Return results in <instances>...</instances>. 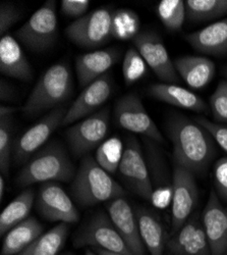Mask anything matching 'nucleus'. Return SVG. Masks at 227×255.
<instances>
[{"instance_id": "obj_9", "label": "nucleus", "mask_w": 227, "mask_h": 255, "mask_svg": "<svg viewBox=\"0 0 227 255\" xmlns=\"http://www.w3.org/2000/svg\"><path fill=\"white\" fill-rule=\"evenodd\" d=\"M108 126L109 111L105 109L70 128L67 131V139L73 153L80 156L99 147L107 135Z\"/></svg>"}, {"instance_id": "obj_30", "label": "nucleus", "mask_w": 227, "mask_h": 255, "mask_svg": "<svg viewBox=\"0 0 227 255\" xmlns=\"http://www.w3.org/2000/svg\"><path fill=\"white\" fill-rule=\"evenodd\" d=\"M140 17L134 10L118 9L113 11L112 37L119 40L134 39L139 35Z\"/></svg>"}, {"instance_id": "obj_23", "label": "nucleus", "mask_w": 227, "mask_h": 255, "mask_svg": "<svg viewBox=\"0 0 227 255\" xmlns=\"http://www.w3.org/2000/svg\"><path fill=\"white\" fill-rule=\"evenodd\" d=\"M136 216L139 223L140 234L144 245L151 255H163L166 247V233L152 211L145 208H138Z\"/></svg>"}, {"instance_id": "obj_25", "label": "nucleus", "mask_w": 227, "mask_h": 255, "mask_svg": "<svg viewBox=\"0 0 227 255\" xmlns=\"http://www.w3.org/2000/svg\"><path fill=\"white\" fill-rule=\"evenodd\" d=\"M35 200L33 189H27L16 196L0 215V235L3 236L16 225L28 219Z\"/></svg>"}, {"instance_id": "obj_40", "label": "nucleus", "mask_w": 227, "mask_h": 255, "mask_svg": "<svg viewBox=\"0 0 227 255\" xmlns=\"http://www.w3.org/2000/svg\"><path fill=\"white\" fill-rule=\"evenodd\" d=\"M14 112H15V108H11V106H4V105H2L1 108H0V118L11 117Z\"/></svg>"}, {"instance_id": "obj_36", "label": "nucleus", "mask_w": 227, "mask_h": 255, "mask_svg": "<svg viewBox=\"0 0 227 255\" xmlns=\"http://www.w3.org/2000/svg\"><path fill=\"white\" fill-rule=\"evenodd\" d=\"M194 121L205 128L211 134L213 139L220 145L222 149L227 153V127L210 122L209 120L202 117H197Z\"/></svg>"}, {"instance_id": "obj_31", "label": "nucleus", "mask_w": 227, "mask_h": 255, "mask_svg": "<svg viewBox=\"0 0 227 255\" xmlns=\"http://www.w3.org/2000/svg\"><path fill=\"white\" fill-rule=\"evenodd\" d=\"M13 147L12 116L0 118V171L3 176L9 173Z\"/></svg>"}, {"instance_id": "obj_20", "label": "nucleus", "mask_w": 227, "mask_h": 255, "mask_svg": "<svg viewBox=\"0 0 227 255\" xmlns=\"http://www.w3.org/2000/svg\"><path fill=\"white\" fill-rule=\"evenodd\" d=\"M188 43L196 50L210 55L227 53V18L218 20L202 30L185 36Z\"/></svg>"}, {"instance_id": "obj_34", "label": "nucleus", "mask_w": 227, "mask_h": 255, "mask_svg": "<svg viewBox=\"0 0 227 255\" xmlns=\"http://www.w3.org/2000/svg\"><path fill=\"white\" fill-rule=\"evenodd\" d=\"M210 105L214 119L227 123V81L223 80L219 83L210 98Z\"/></svg>"}, {"instance_id": "obj_4", "label": "nucleus", "mask_w": 227, "mask_h": 255, "mask_svg": "<svg viewBox=\"0 0 227 255\" xmlns=\"http://www.w3.org/2000/svg\"><path fill=\"white\" fill-rule=\"evenodd\" d=\"M74 175V165L67 152L58 144H50L25 165L17 183L27 187L36 183L70 182Z\"/></svg>"}, {"instance_id": "obj_6", "label": "nucleus", "mask_w": 227, "mask_h": 255, "mask_svg": "<svg viewBox=\"0 0 227 255\" xmlns=\"http://www.w3.org/2000/svg\"><path fill=\"white\" fill-rule=\"evenodd\" d=\"M113 11L107 7L95 9L73 22L67 28V35L80 47L95 48L112 37Z\"/></svg>"}, {"instance_id": "obj_11", "label": "nucleus", "mask_w": 227, "mask_h": 255, "mask_svg": "<svg viewBox=\"0 0 227 255\" xmlns=\"http://www.w3.org/2000/svg\"><path fill=\"white\" fill-rule=\"evenodd\" d=\"M67 112L66 105L58 106L20 136L13 147L14 161L22 163L46 143L57 128L63 126Z\"/></svg>"}, {"instance_id": "obj_15", "label": "nucleus", "mask_w": 227, "mask_h": 255, "mask_svg": "<svg viewBox=\"0 0 227 255\" xmlns=\"http://www.w3.org/2000/svg\"><path fill=\"white\" fill-rule=\"evenodd\" d=\"M112 93V82L109 74L97 79L84 89L73 102L64 119L63 126H69L76 121L90 117L104 104Z\"/></svg>"}, {"instance_id": "obj_18", "label": "nucleus", "mask_w": 227, "mask_h": 255, "mask_svg": "<svg viewBox=\"0 0 227 255\" xmlns=\"http://www.w3.org/2000/svg\"><path fill=\"white\" fill-rule=\"evenodd\" d=\"M120 57V51L115 48L96 50L77 56L76 70L79 85L86 88L88 85L107 74Z\"/></svg>"}, {"instance_id": "obj_2", "label": "nucleus", "mask_w": 227, "mask_h": 255, "mask_svg": "<svg viewBox=\"0 0 227 255\" xmlns=\"http://www.w3.org/2000/svg\"><path fill=\"white\" fill-rule=\"evenodd\" d=\"M72 192L81 206H93L125 195L121 186L91 156L81 160L72 184Z\"/></svg>"}, {"instance_id": "obj_32", "label": "nucleus", "mask_w": 227, "mask_h": 255, "mask_svg": "<svg viewBox=\"0 0 227 255\" xmlns=\"http://www.w3.org/2000/svg\"><path fill=\"white\" fill-rule=\"evenodd\" d=\"M148 65L136 48H130L123 57L122 74L127 85H132L146 75Z\"/></svg>"}, {"instance_id": "obj_10", "label": "nucleus", "mask_w": 227, "mask_h": 255, "mask_svg": "<svg viewBox=\"0 0 227 255\" xmlns=\"http://www.w3.org/2000/svg\"><path fill=\"white\" fill-rule=\"evenodd\" d=\"M76 246H93L107 251L134 255L119 235L109 216L97 214L80 231L76 239Z\"/></svg>"}, {"instance_id": "obj_26", "label": "nucleus", "mask_w": 227, "mask_h": 255, "mask_svg": "<svg viewBox=\"0 0 227 255\" xmlns=\"http://www.w3.org/2000/svg\"><path fill=\"white\" fill-rule=\"evenodd\" d=\"M69 234V224L60 223L43 233L25 250L16 255H57L64 247Z\"/></svg>"}, {"instance_id": "obj_42", "label": "nucleus", "mask_w": 227, "mask_h": 255, "mask_svg": "<svg viewBox=\"0 0 227 255\" xmlns=\"http://www.w3.org/2000/svg\"><path fill=\"white\" fill-rule=\"evenodd\" d=\"M4 179H3V175L0 176V200H3V195H4Z\"/></svg>"}, {"instance_id": "obj_3", "label": "nucleus", "mask_w": 227, "mask_h": 255, "mask_svg": "<svg viewBox=\"0 0 227 255\" xmlns=\"http://www.w3.org/2000/svg\"><path fill=\"white\" fill-rule=\"evenodd\" d=\"M73 91V76L65 62L51 66L40 77L28 97L23 112L29 117L64 105Z\"/></svg>"}, {"instance_id": "obj_44", "label": "nucleus", "mask_w": 227, "mask_h": 255, "mask_svg": "<svg viewBox=\"0 0 227 255\" xmlns=\"http://www.w3.org/2000/svg\"><path fill=\"white\" fill-rule=\"evenodd\" d=\"M224 73H225V76H226V78H227V68H225V71H224Z\"/></svg>"}, {"instance_id": "obj_35", "label": "nucleus", "mask_w": 227, "mask_h": 255, "mask_svg": "<svg viewBox=\"0 0 227 255\" xmlns=\"http://www.w3.org/2000/svg\"><path fill=\"white\" fill-rule=\"evenodd\" d=\"M22 11L17 9L9 2H2L0 4V35L5 33L19 20Z\"/></svg>"}, {"instance_id": "obj_41", "label": "nucleus", "mask_w": 227, "mask_h": 255, "mask_svg": "<svg viewBox=\"0 0 227 255\" xmlns=\"http://www.w3.org/2000/svg\"><path fill=\"white\" fill-rule=\"evenodd\" d=\"M95 249H96V252L98 253V255H127V254H121V253L107 251V250L101 249V248H95Z\"/></svg>"}, {"instance_id": "obj_37", "label": "nucleus", "mask_w": 227, "mask_h": 255, "mask_svg": "<svg viewBox=\"0 0 227 255\" xmlns=\"http://www.w3.org/2000/svg\"><path fill=\"white\" fill-rule=\"evenodd\" d=\"M214 180L219 196L227 201V157H222L215 163Z\"/></svg>"}, {"instance_id": "obj_14", "label": "nucleus", "mask_w": 227, "mask_h": 255, "mask_svg": "<svg viewBox=\"0 0 227 255\" xmlns=\"http://www.w3.org/2000/svg\"><path fill=\"white\" fill-rule=\"evenodd\" d=\"M36 207L40 215L51 222L65 224L76 223L78 211L66 191L54 182H48L40 188Z\"/></svg>"}, {"instance_id": "obj_12", "label": "nucleus", "mask_w": 227, "mask_h": 255, "mask_svg": "<svg viewBox=\"0 0 227 255\" xmlns=\"http://www.w3.org/2000/svg\"><path fill=\"white\" fill-rule=\"evenodd\" d=\"M118 169L122 179L126 181L133 192L145 200L151 201L154 191L153 184L140 144L134 137L128 139Z\"/></svg>"}, {"instance_id": "obj_28", "label": "nucleus", "mask_w": 227, "mask_h": 255, "mask_svg": "<svg viewBox=\"0 0 227 255\" xmlns=\"http://www.w3.org/2000/svg\"><path fill=\"white\" fill-rule=\"evenodd\" d=\"M123 145L119 138L112 137L102 142L97 148L95 159L108 174H115L123 156Z\"/></svg>"}, {"instance_id": "obj_29", "label": "nucleus", "mask_w": 227, "mask_h": 255, "mask_svg": "<svg viewBox=\"0 0 227 255\" xmlns=\"http://www.w3.org/2000/svg\"><path fill=\"white\" fill-rule=\"evenodd\" d=\"M157 13L164 27L170 32L179 31L187 17L182 0H162L157 6Z\"/></svg>"}, {"instance_id": "obj_33", "label": "nucleus", "mask_w": 227, "mask_h": 255, "mask_svg": "<svg viewBox=\"0 0 227 255\" xmlns=\"http://www.w3.org/2000/svg\"><path fill=\"white\" fill-rule=\"evenodd\" d=\"M176 255H211L210 245L203 223L189 241L179 249Z\"/></svg>"}, {"instance_id": "obj_8", "label": "nucleus", "mask_w": 227, "mask_h": 255, "mask_svg": "<svg viewBox=\"0 0 227 255\" xmlns=\"http://www.w3.org/2000/svg\"><path fill=\"white\" fill-rule=\"evenodd\" d=\"M198 187L195 176L189 169L175 165L171 198V235L187 222L198 202Z\"/></svg>"}, {"instance_id": "obj_38", "label": "nucleus", "mask_w": 227, "mask_h": 255, "mask_svg": "<svg viewBox=\"0 0 227 255\" xmlns=\"http://www.w3.org/2000/svg\"><path fill=\"white\" fill-rule=\"evenodd\" d=\"M90 6L89 0H63L61 1V11L68 16L81 17L87 14Z\"/></svg>"}, {"instance_id": "obj_5", "label": "nucleus", "mask_w": 227, "mask_h": 255, "mask_svg": "<svg viewBox=\"0 0 227 255\" xmlns=\"http://www.w3.org/2000/svg\"><path fill=\"white\" fill-rule=\"evenodd\" d=\"M14 36L32 51L42 52L51 48L58 36L55 1L48 0L38 8Z\"/></svg>"}, {"instance_id": "obj_43", "label": "nucleus", "mask_w": 227, "mask_h": 255, "mask_svg": "<svg viewBox=\"0 0 227 255\" xmlns=\"http://www.w3.org/2000/svg\"><path fill=\"white\" fill-rule=\"evenodd\" d=\"M86 255H96V254L93 253L91 250H87V251H86Z\"/></svg>"}, {"instance_id": "obj_22", "label": "nucleus", "mask_w": 227, "mask_h": 255, "mask_svg": "<svg viewBox=\"0 0 227 255\" xmlns=\"http://www.w3.org/2000/svg\"><path fill=\"white\" fill-rule=\"evenodd\" d=\"M176 73L193 89L204 88L215 75V65L204 56H181L174 61Z\"/></svg>"}, {"instance_id": "obj_27", "label": "nucleus", "mask_w": 227, "mask_h": 255, "mask_svg": "<svg viewBox=\"0 0 227 255\" xmlns=\"http://www.w3.org/2000/svg\"><path fill=\"white\" fill-rule=\"evenodd\" d=\"M184 4L191 22H208L227 14V0H187Z\"/></svg>"}, {"instance_id": "obj_16", "label": "nucleus", "mask_w": 227, "mask_h": 255, "mask_svg": "<svg viewBox=\"0 0 227 255\" xmlns=\"http://www.w3.org/2000/svg\"><path fill=\"white\" fill-rule=\"evenodd\" d=\"M108 216L134 255H147L146 247L143 243L137 216L131 204L119 197L111 200L108 207Z\"/></svg>"}, {"instance_id": "obj_21", "label": "nucleus", "mask_w": 227, "mask_h": 255, "mask_svg": "<svg viewBox=\"0 0 227 255\" xmlns=\"http://www.w3.org/2000/svg\"><path fill=\"white\" fill-rule=\"evenodd\" d=\"M148 93L162 102L183 110L196 113H207L208 110L207 104L200 96L174 84H153L148 88Z\"/></svg>"}, {"instance_id": "obj_17", "label": "nucleus", "mask_w": 227, "mask_h": 255, "mask_svg": "<svg viewBox=\"0 0 227 255\" xmlns=\"http://www.w3.org/2000/svg\"><path fill=\"white\" fill-rule=\"evenodd\" d=\"M201 218L210 245L211 255H226L227 209L222 206L215 191H211Z\"/></svg>"}, {"instance_id": "obj_1", "label": "nucleus", "mask_w": 227, "mask_h": 255, "mask_svg": "<svg viewBox=\"0 0 227 255\" xmlns=\"http://www.w3.org/2000/svg\"><path fill=\"white\" fill-rule=\"evenodd\" d=\"M167 132L173 145V157L176 165L189 169L194 175L202 174L215 155L211 134L183 116L171 117Z\"/></svg>"}, {"instance_id": "obj_24", "label": "nucleus", "mask_w": 227, "mask_h": 255, "mask_svg": "<svg viewBox=\"0 0 227 255\" xmlns=\"http://www.w3.org/2000/svg\"><path fill=\"white\" fill-rule=\"evenodd\" d=\"M42 234V225L35 218H28L6 234L2 243L1 255H16L20 253Z\"/></svg>"}, {"instance_id": "obj_7", "label": "nucleus", "mask_w": 227, "mask_h": 255, "mask_svg": "<svg viewBox=\"0 0 227 255\" xmlns=\"http://www.w3.org/2000/svg\"><path fill=\"white\" fill-rule=\"evenodd\" d=\"M114 116L116 123L122 129L144 135L156 142H164V138L156 124L148 115L141 98L136 93H129L117 101Z\"/></svg>"}, {"instance_id": "obj_19", "label": "nucleus", "mask_w": 227, "mask_h": 255, "mask_svg": "<svg viewBox=\"0 0 227 255\" xmlns=\"http://www.w3.org/2000/svg\"><path fill=\"white\" fill-rule=\"evenodd\" d=\"M0 71L20 81L28 82L33 77V69L25 53L16 39L9 34L0 39Z\"/></svg>"}, {"instance_id": "obj_13", "label": "nucleus", "mask_w": 227, "mask_h": 255, "mask_svg": "<svg viewBox=\"0 0 227 255\" xmlns=\"http://www.w3.org/2000/svg\"><path fill=\"white\" fill-rule=\"evenodd\" d=\"M133 43L147 62L148 67L153 70L161 81L167 84L178 82L179 78L174 68V63L157 34L153 32L139 33L133 39Z\"/></svg>"}, {"instance_id": "obj_39", "label": "nucleus", "mask_w": 227, "mask_h": 255, "mask_svg": "<svg viewBox=\"0 0 227 255\" xmlns=\"http://www.w3.org/2000/svg\"><path fill=\"white\" fill-rule=\"evenodd\" d=\"M0 98H1V101H10L14 98V89L10 86V84L7 82H4V80H1V83H0Z\"/></svg>"}]
</instances>
